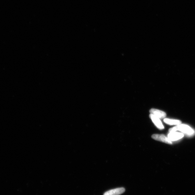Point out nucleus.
Wrapping results in <instances>:
<instances>
[{
	"mask_svg": "<svg viewBox=\"0 0 195 195\" xmlns=\"http://www.w3.org/2000/svg\"><path fill=\"white\" fill-rule=\"evenodd\" d=\"M175 127L177 131H181L187 136H193L195 133L194 130L188 125L180 124Z\"/></svg>",
	"mask_w": 195,
	"mask_h": 195,
	"instance_id": "f257e3e1",
	"label": "nucleus"
},
{
	"mask_svg": "<svg viewBox=\"0 0 195 195\" xmlns=\"http://www.w3.org/2000/svg\"><path fill=\"white\" fill-rule=\"evenodd\" d=\"M154 140L162 142L165 143L172 144V142L164 134H154L152 136Z\"/></svg>",
	"mask_w": 195,
	"mask_h": 195,
	"instance_id": "f03ea898",
	"label": "nucleus"
},
{
	"mask_svg": "<svg viewBox=\"0 0 195 195\" xmlns=\"http://www.w3.org/2000/svg\"><path fill=\"white\" fill-rule=\"evenodd\" d=\"M184 135L179 132H170L168 134V138L171 141H178L184 137Z\"/></svg>",
	"mask_w": 195,
	"mask_h": 195,
	"instance_id": "7ed1b4c3",
	"label": "nucleus"
},
{
	"mask_svg": "<svg viewBox=\"0 0 195 195\" xmlns=\"http://www.w3.org/2000/svg\"><path fill=\"white\" fill-rule=\"evenodd\" d=\"M125 190L124 188H117L108 190L104 192L103 195H120L123 193Z\"/></svg>",
	"mask_w": 195,
	"mask_h": 195,
	"instance_id": "20e7f679",
	"label": "nucleus"
},
{
	"mask_svg": "<svg viewBox=\"0 0 195 195\" xmlns=\"http://www.w3.org/2000/svg\"><path fill=\"white\" fill-rule=\"evenodd\" d=\"M150 118L158 128L160 130L164 129V127L159 118L151 113L150 115Z\"/></svg>",
	"mask_w": 195,
	"mask_h": 195,
	"instance_id": "39448f33",
	"label": "nucleus"
},
{
	"mask_svg": "<svg viewBox=\"0 0 195 195\" xmlns=\"http://www.w3.org/2000/svg\"><path fill=\"white\" fill-rule=\"evenodd\" d=\"M150 112L159 119H164L166 117V114L163 111L158 109L152 108L150 110Z\"/></svg>",
	"mask_w": 195,
	"mask_h": 195,
	"instance_id": "423d86ee",
	"label": "nucleus"
},
{
	"mask_svg": "<svg viewBox=\"0 0 195 195\" xmlns=\"http://www.w3.org/2000/svg\"><path fill=\"white\" fill-rule=\"evenodd\" d=\"M164 122L166 124L170 125H178L182 124V122L180 120H173L169 119H164Z\"/></svg>",
	"mask_w": 195,
	"mask_h": 195,
	"instance_id": "0eeeda50",
	"label": "nucleus"
}]
</instances>
